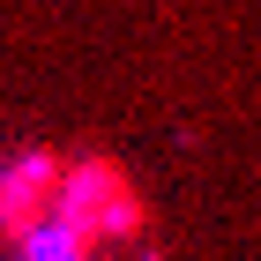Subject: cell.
Masks as SVG:
<instances>
[{"label":"cell","instance_id":"cell-1","mask_svg":"<svg viewBox=\"0 0 261 261\" xmlns=\"http://www.w3.org/2000/svg\"><path fill=\"white\" fill-rule=\"evenodd\" d=\"M45 224H60L67 239L90 254L97 239H127V231L142 224V194H135V179H127L112 157H82V164H67V172H60Z\"/></svg>","mask_w":261,"mask_h":261},{"label":"cell","instance_id":"cell-2","mask_svg":"<svg viewBox=\"0 0 261 261\" xmlns=\"http://www.w3.org/2000/svg\"><path fill=\"white\" fill-rule=\"evenodd\" d=\"M53 187H60V157H45V149H30V157H15L8 172H0V231H38L45 209H53Z\"/></svg>","mask_w":261,"mask_h":261},{"label":"cell","instance_id":"cell-3","mask_svg":"<svg viewBox=\"0 0 261 261\" xmlns=\"http://www.w3.org/2000/svg\"><path fill=\"white\" fill-rule=\"evenodd\" d=\"M22 261H90V254L67 239L60 224H38V231H22Z\"/></svg>","mask_w":261,"mask_h":261}]
</instances>
